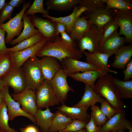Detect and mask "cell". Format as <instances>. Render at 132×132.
<instances>
[{
	"label": "cell",
	"mask_w": 132,
	"mask_h": 132,
	"mask_svg": "<svg viewBox=\"0 0 132 132\" xmlns=\"http://www.w3.org/2000/svg\"><path fill=\"white\" fill-rule=\"evenodd\" d=\"M56 113H52L49 107L44 110L38 109L34 116L37 124L42 132H48Z\"/></svg>",
	"instance_id": "obj_24"
},
{
	"label": "cell",
	"mask_w": 132,
	"mask_h": 132,
	"mask_svg": "<svg viewBox=\"0 0 132 132\" xmlns=\"http://www.w3.org/2000/svg\"><path fill=\"white\" fill-rule=\"evenodd\" d=\"M44 2L43 0H34L24 14L28 16L33 15L37 13H41L43 15L48 14L49 12L44 8Z\"/></svg>",
	"instance_id": "obj_37"
},
{
	"label": "cell",
	"mask_w": 132,
	"mask_h": 132,
	"mask_svg": "<svg viewBox=\"0 0 132 132\" xmlns=\"http://www.w3.org/2000/svg\"><path fill=\"white\" fill-rule=\"evenodd\" d=\"M7 85L5 82L2 79L0 78V91H1L3 87Z\"/></svg>",
	"instance_id": "obj_49"
},
{
	"label": "cell",
	"mask_w": 132,
	"mask_h": 132,
	"mask_svg": "<svg viewBox=\"0 0 132 132\" xmlns=\"http://www.w3.org/2000/svg\"><path fill=\"white\" fill-rule=\"evenodd\" d=\"M39 60L35 55L27 60L22 66L26 79V89L36 91L44 80Z\"/></svg>",
	"instance_id": "obj_3"
},
{
	"label": "cell",
	"mask_w": 132,
	"mask_h": 132,
	"mask_svg": "<svg viewBox=\"0 0 132 132\" xmlns=\"http://www.w3.org/2000/svg\"><path fill=\"white\" fill-rule=\"evenodd\" d=\"M102 36V30L94 25H91L88 31L79 41V50L83 54L86 50L91 53L98 52Z\"/></svg>",
	"instance_id": "obj_5"
},
{
	"label": "cell",
	"mask_w": 132,
	"mask_h": 132,
	"mask_svg": "<svg viewBox=\"0 0 132 132\" xmlns=\"http://www.w3.org/2000/svg\"><path fill=\"white\" fill-rule=\"evenodd\" d=\"M85 16L91 25H94L102 30L114 18L111 9H108L106 7L94 12L86 13Z\"/></svg>",
	"instance_id": "obj_16"
},
{
	"label": "cell",
	"mask_w": 132,
	"mask_h": 132,
	"mask_svg": "<svg viewBox=\"0 0 132 132\" xmlns=\"http://www.w3.org/2000/svg\"><path fill=\"white\" fill-rule=\"evenodd\" d=\"M36 91V103L38 109L46 108L58 105L60 103L53 90L50 81L44 80Z\"/></svg>",
	"instance_id": "obj_6"
},
{
	"label": "cell",
	"mask_w": 132,
	"mask_h": 132,
	"mask_svg": "<svg viewBox=\"0 0 132 132\" xmlns=\"http://www.w3.org/2000/svg\"><path fill=\"white\" fill-rule=\"evenodd\" d=\"M126 69L123 71L124 77V81H127L130 80L132 77V60L130 61L126 65Z\"/></svg>",
	"instance_id": "obj_44"
},
{
	"label": "cell",
	"mask_w": 132,
	"mask_h": 132,
	"mask_svg": "<svg viewBox=\"0 0 132 132\" xmlns=\"http://www.w3.org/2000/svg\"><path fill=\"white\" fill-rule=\"evenodd\" d=\"M126 112L123 110L118 112L108 120L101 127L99 132L125 131L132 127L131 121L125 117Z\"/></svg>",
	"instance_id": "obj_13"
},
{
	"label": "cell",
	"mask_w": 132,
	"mask_h": 132,
	"mask_svg": "<svg viewBox=\"0 0 132 132\" xmlns=\"http://www.w3.org/2000/svg\"><path fill=\"white\" fill-rule=\"evenodd\" d=\"M10 95L15 101L19 103L23 110L34 116L38 109L36 105L35 91L26 89L19 93H11Z\"/></svg>",
	"instance_id": "obj_10"
},
{
	"label": "cell",
	"mask_w": 132,
	"mask_h": 132,
	"mask_svg": "<svg viewBox=\"0 0 132 132\" xmlns=\"http://www.w3.org/2000/svg\"><path fill=\"white\" fill-rule=\"evenodd\" d=\"M0 132H7L0 128Z\"/></svg>",
	"instance_id": "obj_55"
},
{
	"label": "cell",
	"mask_w": 132,
	"mask_h": 132,
	"mask_svg": "<svg viewBox=\"0 0 132 132\" xmlns=\"http://www.w3.org/2000/svg\"><path fill=\"white\" fill-rule=\"evenodd\" d=\"M67 77L61 68L57 71L50 81L56 96L60 103L62 104H64L66 101L68 92L74 91L67 83Z\"/></svg>",
	"instance_id": "obj_8"
},
{
	"label": "cell",
	"mask_w": 132,
	"mask_h": 132,
	"mask_svg": "<svg viewBox=\"0 0 132 132\" xmlns=\"http://www.w3.org/2000/svg\"><path fill=\"white\" fill-rule=\"evenodd\" d=\"M6 1L5 0H0V11L5 5Z\"/></svg>",
	"instance_id": "obj_50"
},
{
	"label": "cell",
	"mask_w": 132,
	"mask_h": 132,
	"mask_svg": "<svg viewBox=\"0 0 132 132\" xmlns=\"http://www.w3.org/2000/svg\"><path fill=\"white\" fill-rule=\"evenodd\" d=\"M2 94L1 91H0V106L3 101Z\"/></svg>",
	"instance_id": "obj_51"
},
{
	"label": "cell",
	"mask_w": 132,
	"mask_h": 132,
	"mask_svg": "<svg viewBox=\"0 0 132 132\" xmlns=\"http://www.w3.org/2000/svg\"><path fill=\"white\" fill-rule=\"evenodd\" d=\"M61 39L64 42L70 44H74V41L66 32L61 34Z\"/></svg>",
	"instance_id": "obj_47"
},
{
	"label": "cell",
	"mask_w": 132,
	"mask_h": 132,
	"mask_svg": "<svg viewBox=\"0 0 132 132\" xmlns=\"http://www.w3.org/2000/svg\"><path fill=\"white\" fill-rule=\"evenodd\" d=\"M81 0H48L45 2L47 10L63 11L71 10Z\"/></svg>",
	"instance_id": "obj_26"
},
{
	"label": "cell",
	"mask_w": 132,
	"mask_h": 132,
	"mask_svg": "<svg viewBox=\"0 0 132 132\" xmlns=\"http://www.w3.org/2000/svg\"><path fill=\"white\" fill-rule=\"evenodd\" d=\"M35 27L48 41H52L56 37V26L55 22L48 19H44L34 15L29 16Z\"/></svg>",
	"instance_id": "obj_14"
},
{
	"label": "cell",
	"mask_w": 132,
	"mask_h": 132,
	"mask_svg": "<svg viewBox=\"0 0 132 132\" xmlns=\"http://www.w3.org/2000/svg\"><path fill=\"white\" fill-rule=\"evenodd\" d=\"M2 79L7 86L13 89L14 94L19 93L26 89V80L22 67H14Z\"/></svg>",
	"instance_id": "obj_7"
},
{
	"label": "cell",
	"mask_w": 132,
	"mask_h": 132,
	"mask_svg": "<svg viewBox=\"0 0 132 132\" xmlns=\"http://www.w3.org/2000/svg\"><path fill=\"white\" fill-rule=\"evenodd\" d=\"M107 72L104 70L90 71L67 75L77 81L83 82L93 90L96 80Z\"/></svg>",
	"instance_id": "obj_23"
},
{
	"label": "cell",
	"mask_w": 132,
	"mask_h": 132,
	"mask_svg": "<svg viewBox=\"0 0 132 132\" xmlns=\"http://www.w3.org/2000/svg\"><path fill=\"white\" fill-rule=\"evenodd\" d=\"M3 100L7 109L9 120L12 121L16 117L22 116L26 117L30 119L35 124H37L34 116L23 110L19 103L15 101L10 94L9 86L6 85L1 90Z\"/></svg>",
	"instance_id": "obj_9"
},
{
	"label": "cell",
	"mask_w": 132,
	"mask_h": 132,
	"mask_svg": "<svg viewBox=\"0 0 132 132\" xmlns=\"http://www.w3.org/2000/svg\"><path fill=\"white\" fill-rule=\"evenodd\" d=\"M6 33L4 30L0 27V54L9 53L5 44V36Z\"/></svg>",
	"instance_id": "obj_43"
},
{
	"label": "cell",
	"mask_w": 132,
	"mask_h": 132,
	"mask_svg": "<svg viewBox=\"0 0 132 132\" xmlns=\"http://www.w3.org/2000/svg\"><path fill=\"white\" fill-rule=\"evenodd\" d=\"M84 11H85L84 8L77 5L74 8L72 13L66 16L55 17L48 14L43 15V16L51 19L53 22L58 21L64 24L66 27V32L69 35L77 18Z\"/></svg>",
	"instance_id": "obj_22"
},
{
	"label": "cell",
	"mask_w": 132,
	"mask_h": 132,
	"mask_svg": "<svg viewBox=\"0 0 132 132\" xmlns=\"http://www.w3.org/2000/svg\"><path fill=\"white\" fill-rule=\"evenodd\" d=\"M106 7L108 9H115L121 11H132L131 1L124 0H107Z\"/></svg>",
	"instance_id": "obj_32"
},
{
	"label": "cell",
	"mask_w": 132,
	"mask_h": 132,
	"mask_svg": "<svg viewBox=\"0 0 132 132\" xmlns=\"http://www.w3.org/2000/svg\"><path fill=\"white\" fill-rule=\"evenodd\" d=\"M114 17L116 18L119 27L120 35L125 36L126 43L132 41V11H121L111 9Z\"/></svg>",
	"instance_id": "obj_11"
},
{
	"label": "cell",
	"mask_w": 132,
	"mask_h": 132,
	"mask_svg": "<svg viewBox=\"0 0 132 132\" xmlns=\"http://www.w3.org/2000/svg\"><path fill=\"white\" fill-rule=\"evenodd\" d=\"M104 99L98 95L89 86L85 85V91L81 100L73 106H83L88 108L97 103H101Z\"/></svg>",
	"instance_id": "obj_28"
},
{
	"label": "cell",
	"mask_w": 132,
	"mask_h": 132,
	"mask_svg": "<svg viewBox=\"0 0 132 132\" xmlns=\"http://www.w3.org/2000/svg\"><path fill=\"white\" fill-rule=\"evenodd\" d=\"M87 123L81 121L73 119L72 121L63 129L59 132H75L84 128Z\"/></svg>",
	"instance_id": "obj_39"
},
{
	"label": "cell",
	"mask_w": 132,
	"mask_h": 132,
	"mask_svg": "<svg viewBox=\"0 0 132 132\" xmlns=\"http://www.w3.org/2000/svg\"><path fill=\"white\" fill-rule=\"evenodd\" d=\"M101 104L100 109L108 120L118 112L105 99H104Z\"/></svg>",
	"instance_id": "obj_41"
},
{
	"label": "cell",
	"mask_w": 132,
	"mask_h": 132,
	"mask_svg": "<svg viewBox=\"0 0 132 132\" xmlns=\"http://www.w3.org/2000/svg\"><path fill=\"white\" fill-rule=\"evenodd\" d=\"M106 0H81L79 4L85 8L86 13H89L105 7Z\"/></svg>",
	"instance_id": "obj_33"
},
{
	"label": "cell",
	"mask_w": 132,
	"mask_h": 132,
	"mask_svg": "<svg viewBox=\"0 0 132 132\" xmlns=\"http://www.w3.org/2000/svg\"><path fill=\"white\" fill-rule=\"evenodd\" d=\"M55 22L56 26L55 36L57 37L59 34L66 32V27L65 25L61 22L58 21Z\"/></svg>",
	"instance_id": "obj_45"
},
{
	"label": "cell",
	"mask_w": 132,
	"mask_h": 132,
	"mask_svg": "<svg viewBox=\"0 0 132 132\" xmlns=\"http://www.w3.org/2000/svg\"><path fill=\"white\" fill-rule=\"evenodd\" d=\"M20 132H42L36 126L31 124L20 128Z\"/></svg>",
	"instance_id": "obj_46"
},
{
	"label": "cell",
	"mask_w": 132,
	"mask_h": 132,
	"mask_svg": "<svg viewBox=\"0 0 132 132\" xmlns=\"http://www.w3.org/2000/svg\"><path fill=\"white\" fill-rule=\"evenodd\" d=\"M82 54L75 44L66 43L58 36L52 41H47L36 56L41 57L45 56L53 57L61 62L63 59L67 57L78 60L82 57Z\"/></svg>",
	"instance_id": "obj_1"
},
{
	"label": "cell",
	"mask_w": 132,
	"mask_h": 132,
	"mask_svg": "<svg viewBox=\"0 0 132 132\" xmlns=\"http://www.w3.org/2000/svg\"><path fill=\"white\" fill-rule=\"evenodd\" d=\"M108 132H126L125 131H110Z\"/></svg>",
	"instance_id": "obj_53"
},
{
	"label": "cell",
	"mask_w": 132,
	"mask_h": 132,
	"mask_svg": "<svg viewBox=\"0 0 132 132\" xmlns=\"http://www.w3.org/2000/svg\"><path fill=\"white\" fill-rule=\"evenodd\" d=\"M112 80L118 90L121 99L132 98V79L127 81H122L112 77Z\"/></svg>",
	"instance_id": "obj_30"
},
{
	"label": "cell",
	"mask_w": 132,
	"mask_h": 132,
	"mask_svg": "<svg viewBox=\"0 0 132 132\" xmlns=\"http://www.w3.org/2000/svg\"><path fill=\"white\" fill-rule=\"evenodd\" d=\"M22 20L24 23L23 31L18 37L12 40L9 44L14 45L22 41L27 39L34 34L40 32L36 29L32 22L29 16L24 14Z\"/></svg>",
	"instance_id": "obj_27"
},
{
	"label": "cell",
	"mask_w": 132,
	"mask_h": 132,
	"mask_svg": "<svg viewBox=\"0 0 132 132\" xmlns=\"http://www.w3.org/2000/svg\"><path fill=\"white\" fill-rule=\"evenodd\" d=\"M14 8L6 2L5 5L1 9L0 14V24L4 23L6 20L11 18V15Z\"/></svg>",
	"instance_id": "obj_40"
},
{
	"label": "cell",
	"mask_w": 132,
	"mask_h": 132,
	"mask_svg": "<svg viewBox=\"0 0 132 132\" xmlns=\"http://www.w3.org/2000/svg\"><path fill=\"white\" fill-rule=\"evenodd\" d=\"M75 132H87L85 128H84L80 130Z\"/></svg>",
	"instance_id": "obj_52"
},
{
	"label": "cell",
	"mask_w": 132,
	"mask_h": 132,
	"mask_svg": "<svg viewBox=\"0 0 132 132\" xmlns=\"http://www.w3.org/2000/svg\"><path fill=\"white\" fill-rule=\"evenodd\" d=\"M112 77L110 73L107 72L99 78L93 90L99 96L104 98L118 112H119L124 110L126 106L112 81Z\"/></svg>",
	"instance_id": "obj_2"
},
{
	"label": "cell",
	"mask_w": 132,
	"mask_h": 132,
	"mask_svg": "<svg viewBox=\"0 0 132 132\" xmlns=\"http://www.w3.org/2000/svg\"><path fill=\"white\" fill-rule=\"evenodd\" d=\"M90 25L85 16H80L77 19L69 35L74 41H79L88 31Z\"/></svg>",
	"instance_id": "obj_25"
},
{
	"label": "cell",
	"mask_w": 132,
	"mask_h": 132,
	"mask_svg": "<svg viewBox=\"0 0 132 132\" xmlns=\"http://www.w3.org/2000/svg\"><path fill=\"white\" fill-rule=\"evenodd\" d=\"M60 62L62 68L66 74H74L80 71L104 70L87 62L79 61L70 57L63 59Z\"/></svg>",
	"instance_id": "obj_12"
},
{
	"label": "cell",
	"mask_w": 132,
	"mask_h": 132,
	"mask_svg": "<svg viewBox=\"0 0 132 132\" xmlns=\"http://www.w3.org/2000/svg\"><path fill=\"white\" fill-rule=\"evenodd\" d=\"M58 110L52 121L48 132H57L63 130L72 121Z\"/></svg>",
	"instance_id": "obj_31"
},
{
	"label": "cell",
	"mask_w": 132,
	"mask_h": 132,
	"mask_svg": "<svg viewBox=\"0 0 132 132\" xmlns=\"http://www.w3.org/2000/svg\"><path fill=\"white\" fill-rule=\"evenodd\" d=\"M91 110L90 115L95 124L98 126L102 127L108 120L97 105H94L91 108Z\"/></svg>",
	"instance_id": "obj_38"
},
{
	"label": "cell",
	"mask_w": 132,
	"mask_h": 132,
	"mask_svg": "<svg viewBox=\"0 0 132 132\" xmlns=\"http://www.w3.org/2000/svg\"><path fill=\"white\" fill-rule=\"evenodd\" d=\"M114 60L111 64V67L124 69L131 60L132 56V44L123 45L115 54Z\"/></svg>",
	"instance_id": "obj_21"
},
{
	"label": "cell",
	"mask_w": 132,
	"mask_h": 132,
	"mask_svg": "<svg viewBox=\"0 0 132 132\" xmlns=\"http://www.w3.org/2000/svg\"><path fill=\"white\" fill-rule=\"evenodd\" d=\"M44 38L40 33H37L11 48H8V53L18 52L31 47L40 42Z\"/></svg>",
	"instance_id": "obj_29"
},
{
	"label": "cell",
	"mask_w": 132,
	"mask_h": 132,
	"mask_svg": "<svg viewBox=\"0 0 132 132\" xmlns=\"http://www.w3.org/2000/svg\"><path fill=\"white\" fill-rule=\"evenodd\" d=\"M86 56L87 62L95 65L102 70L109 73L115 74L118 73L117 72L110 69L108 65V60L111 55L107 54L97 52L91 53L84 51L83 53Z\"/></svg>",
	"instance_id": "obj_20"
},
{
	"label": "cell",
	"mask_w": 132,
	"mask_h": 132,
	"mask_svg": "<svg viewBox=\"0 0 132 132\" xmlns=\"http://www.w3.org/2000/svg\"><path fill=\"white\" fill-rule=\"evenodd\" d=\"M88 108L80 106L69 107L64 103L57 108L60 112L66 117L73 120H78L87 123L91 118V116L87 112Z\"/></svg>",
	"instance_id": "obj_18"
},
{
	"label": "cell",
	"mask_w": 132,
	"mask_h": 132,
	"mask_svg": "<svg viewBox=\"0 0 132 132\" xmlns=\"http://www.w3.org/2000/svg\"><path fill=\"white\" fill-rule=\"evenodd\" d=\"M14 67L12 59L9 53L0 54V78Z\"/></svg>",
	"instance_id": "obj_34"
},
{
	"label": "cell",
	"mask_w": 132,
	"mask_h": 132,
	"mask_svg": "<svg viewBox=\"0 0 132 132\" xmlns=\"http://www.w3.org/2000/svg\"><path fill=\"white\" fill-rule=\"evenodd\" d=\"M31 2L29 1L23 5L21 10L13 18L6 23L0 24V27L3 29L7 35L5 38L6 44H9L15 36L18 37L21 33L24 23L22 21V17L26 9L31 6Z\"/></svg>",
	"instance_id": "obj_4"
},
{
	"label": "cell",
	"mask_w": 132,
	"mask_h": 132,
	"mask_svg": "<svg viewBox=\"0 0 132 132\" xmlns=\"http://www.w3.org/2000/svg\"><path fill=\"white\" fill-rule=\"evenodd\" d=\"M114 17V18L108 23L102 30L103 36L100 46L106 39L117 32L119 26L116 18Z\"/></svg>",
	"instance_id": "obj_36"
},
{
	"label": "cell",
	"mask_w": 132,
	"mask_h": 132,
	"mask_svg": "<svg viewBox=\"0 0 132 132\" xmlns=\"http://www.w3.org/2000/svg\"><path fill=\"white\" fill-rule=\"evenodd\" d=\"M126 43L125 37L120 36L118 32L105 41L100 46L98 52L112 55Z\"/></svg>",
	"instance_id": "obj_19"
},
{
	"label": "cell",
	"mask_w": 132,
	"mask_h": 132,
	"mask_svg": "<svg viewBox=\"0 0 132 132\" xmlns=\"http://www.w3.org/2000/svg\"><path fill=\"white\" fill-rule=\"evenodd\" d=\"M101 127L97 126L92 118L91 117L90 121L85 125L84 128L87 132H99Z\"/></svg>",
	"instance_id": "obj_42"
},
{
	"label": "cell",
	"mask_w": 132,
	"mask_h": 132,
	"mask_svg": "<svg viewBox=\"0 0 132 132\" xmlns=\"http://www.w3.org/2000/svg\"><path fill=\"white\" fill-rule=\"evenodd\" d=\"M25 0H11L8 3L14 8L19 7L20 5L23 3H25Z\"/></svg>",
	"instance_id": "obj_48"
},
{
	"label": "cell",
	"mask_w": 132,
	"mask_h": 132,
	"mask_svg": "<svg viewBox=\"0 0 132 132\" xmlns=\"http://www.w3.org/2000/svg\"><path fill=\"white\" fill-rule=\"evenodd\" d=\"M39 62L44 80L51 81L57 71L62 68L59 60L53 57L43 56L39 60Z\"/></svg>",
	"instance_id": "obj_17"
},
{
	"label": "cell",
	"mask_w": 132,
	"mask_h": 132,
	"mask_svg": "<svg viewBox=\"0 0 132 132\" xmlns=\"http://www.w3.org/2000/svg\"><path fill=\"white\" fill-rule=\"evenodd\" d=\"M9 118L6 105L3 100L0 106V128L7 132H18L8 124Z\"/></svg>",
	"instance_id": "obj_35"
},
{
	"label": "cell",
	"mask_w": 132,
	"mask_h": 132,
	"mask_svg": "<svg viewBox=\"0 0 132 132\" xmlns=\"http://www.w3.org/2000/svg\"><path fill=\"white\" fill-rule=\"evenodd\" d=\"M47 41L44 39L30 47L17 52H9L13 62L14 67H21L23 63L27 60L36 55L38 51L44 46Z\"/></svg>",
	"instance_id": "obj_15"
},
{
	"label": "cell",
	"mask_w": 132,
	"mask_h": 132,
	"mask_svg": "<svg viewBox=\"0 0 132 132\" xmlns=\"http://www.w3.org/2000/svg\"><path fill=\"white\" fill-rule=\"evenodd\" d=\"M128 130L129 132H132V127L130 128Z\"/></svg>",
	"instance_id": "obj_54"
}]
</instances>
